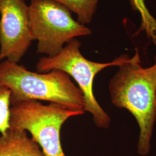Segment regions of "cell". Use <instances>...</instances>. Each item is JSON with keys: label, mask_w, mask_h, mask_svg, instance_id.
I'll list each match as a JSON object with an SVG mask.
<instances>
[{"label": "cell", "mask_w": 156, "mask_h": 156, "mask_svg": "<svg viewBox=\"0 0 156 156\" xmlns=\"http://www.w3.org/2000/svg\"><path fill=\"white\" fill-rule=\"evenodd\" d=\"M118 67L109 83L112 103L135 118L140 129L137 152L147 156L156 121V56L152 66L144 68L136 49L133 57L127 55Z\"/></svg>", "instance_id": "6da1fadb"}, {"label": "cell", "mask_w": 156, "mask_h": 156, "mask_svg": "<svg viewBox=\"0 0 156 156\" xmlns=\"http://www.w3.org/2000/svg\"><path fill=\"white\" fill-rule=\"evenodd\" d=\"M0 82L11 92V105L22 101H45L85 112L81 90L61 71L34 73L5 60L0 62Z\"/></svg>", "instance_id": "7a4b0ae2"}, {"label": "cell", "mask_w": 156, "mask_h": 156, "mask_svg": "<svg viewBox=\"0 0 156 156\" xmlns=\"http://www.w3.org/2000/svg\"><path fill=\"white\" fill-rule=\"evenodd\" d=\"M80 46L81 42L78 39H73L56 56H45L39 58L36 68L39 73L58 70L72 77L83 95L84 111L91 114L96 127L106 129L109 127L111 119L96 100L93 92L94 79L105 68L118 67L124 62L127 55H123L111 62H97L86 58L80 51Z\"/></svg>", "instance_id": "3957f363"}, {"label": "cell", "mask_w": 156, "mask_h": 156, "mask_svg": "<svg viewBox=\"0 0 156 156\" xmlns=\"http://www.w3.org/2000/svg\"><path fill=\"white\" fill-rule=\"evenodd\" d=\"M84 113L56 103L22 101L11 105L9 128L28 131L46 156H67L60 141L62 126L70 117Z\"/></svg>", "instance_id": "277c9868"}, {"label": "cell", "mask_w": 156, "mask_h": 156, "mask_svg": "<svg viewBox=\"0 0 156 156\" xmlns=\"http://www.w3.org/2000/svg\"><path fill=\"white\" fill-rule=\"evenodd\" d=\"M29 21L31 35L38 42L37 52L48 57L56 56L76 37L92 33L73 18L67 8L54 0H31Z\"/></svg>", "instance_id": "5b68a950"}, {"label": "cell", "mask_w": 156, "mask_h": 156, "mask_svg": "<svg viewBox=\"0 0 156 156\" xmlns=\"http://www.w3.org/2000/svg\"><path fill=\"white\" fill-rule=\"evenodd\" d=\"M0 62L18 63L34 41L29 5L24 0H0Z\"/></svg>", "instance_id": "8992f818"}, {"label": "cell", "mask_w": 156, "mask_h": 156, "mask_svg": "<svg viewBox=\"0 0 156 156\" xmlns=\"http://www.w3.org/2000/svg\"><path fill=\"white\" fill-rule=\"evenodd\" d=\"M0 156H46L27 131L9 128L0 135Z\"/></svg>", "instance_id": "52a82bcc"}, {"label": "cell", "mask_w": 156, "mask_h": 156, "mask_svg": "<svg viewBox=\"0 0 156 156\" xmlns=\"http://www.w3.org/2000/svg\"><path fill=\"white\" fill-rule=\"evenodd\" d=\"M65 6L77 15L78 21L82 24L91 22L97 9L98 0H54Z\"/></svg>", "instance_id": "ba28073f"}, {"label": "cell", "mask_w": 156, "mask_h": 156, "mask_svg": "<svg viewBox=\"0 0 156 156\" xmlns=\"http://www.w3.org/2000/svg\"><path fill=\"white\" fill-rule=\"evenodd\" d=\"M134 11L138 12L141 18V26L137 34L145 31L147 37L156 45V19L151 15L144 0H129Z\"/></svg>", "instance_id": "9c48e42d"}, {"label": "cell", "mask_w": 156, "mask_h": 156, "mask_svg": "<svg viewBox=\"0 0 156 156\" xmlns=\"http://www.w3.org/2000/svg\"><path fill=\"white\" fill-rule=\"evenodd\" d=\"M11 92L0 82V133L4 134L9 128Z\"/></svg>", "instance_id": "30bf717a"}]
</instances>
